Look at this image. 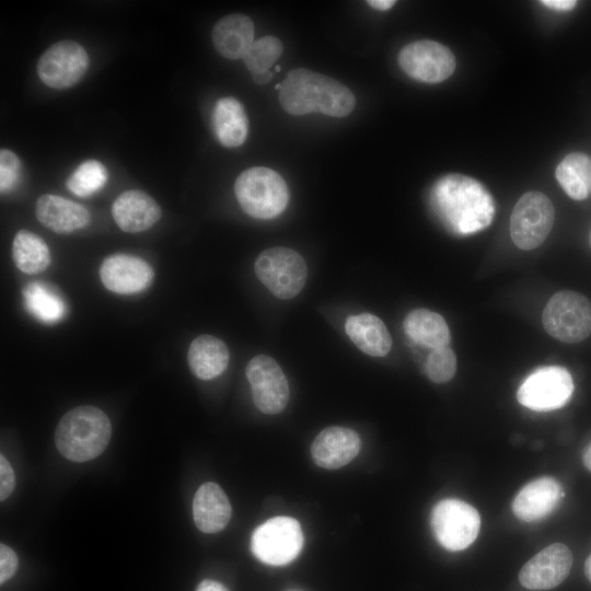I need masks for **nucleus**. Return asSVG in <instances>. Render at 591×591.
<instances>
[{
	"mask_svg": "<svg viewBox=\"0 0 591 591\" xmlns=\"http://www.w3.org/2000/svg\"><path fill=\"white\" fill-rule=\"evenodd\" d=\"M430 205L443 227L457 236L486 229L496 211L487 188L477 179L462 174L439 178L431 188Z\"/></svg>",
	"mask_w": 591,
	"mask_h": 591,
	"instance_id": "nucleus-1",
	"label": "nucleus"
},
{
	"mask_svg": "<svg viewBox=\"0 0 591 591\" xmlns=\"http://www.w3.org/2000/svg\"><path fill=\"white\" fill-rule=\"evenodd\" d=\"M278 100L287 113L297 116L317 112L344 117L356 105L355 95L346 85L305 68L288 72L279 89Z\"/></svg>",
	"mask_w": 591,
	"mask_h": 591,
	"instance_id": "nucleus-2",
	"label": "nucleus"
},
{
	"mask_svg": "<svg viewBox=\"0 0 591 591\" xmlns=\"http://www.w3.org/2000/svg\"><path fill=\"white\" fill-rule=\"evenodd\" d=\"M112 426L106 414L94 406L67 412L55 431V443L67 460L81 463L95 459L106 449Z\"/></svg>",
	"mask_w": 591,
	"mask_h": 591,
	"instance_id": "nucleus-3",
	"label": "nucleus"
},
{
	"mask_svg": "<svg viewBox=\"0 0 591 591\" xmlns=\"http://www.w3.org/2000/svg\"><path fill=\"white\" fill-rule=\"evenodd\" d=\"M234 193L241 208L257 219L279 216L289 201L285 179L277 172L264 166L242 172L234 183Z\"/></svg>",
	"mask_w": 591,
	"mask_h": 591,
	"instance_id": "nucleus-4",
	"label": "nucleus"
},
{
	"mask_svg": "<svg viewBox=\"0 0 591 591\" xmlns=\"http://www.w3.org/2000/svg\"><path fill=\"white\" fill-rule=\"evenodd\" d=\"M542 323L545 331L560 341H582L591 334V302L576 291L556 292L544 308Z\"/></svg>",
	"mask_w": 591,
	"mask_h": 591,
	"instance_id": "nucleus-5",
	"label": "nucleus"
},
{
	"mask_svg": "<svg viewBox=\"0 0 591 591\" xmlns=\"http://www.w3.org/2000/svg\"><path fill=\"white\" fill-rule=\"evenodd\" d=\"M254 269L259 281L277 298L296 297L304 287L308 268L303 257L288 247H270L256 258Z\"/></svg>",
	"mask_w": 591,
	"mask_h": 591,
	"instance_id": "nucleus-6",
	"label": "nucleus"
},
{
	"mask_svg": "<svg viewBox=\"0 0 591 591\" xmlns=\"http://www.w3.org/2000/svg\"><path fill=\"white\" fill-rule=\"evenodd\" d=\"M300 523L290 517H276L256 528L251 537L253 555L264 564L283 566L303 547Z\"/></svg>",
	"mask_w": 591,
	"mask_h": 591,
	"instance_id": "nucleus-7",
	"label": "nucleus"
},
{
	"mask_svg": "<svg viewBox=\"0 0 591 591\" xmlns=\"http://www.w3.org/2000/svg\"><path fill=\"white\" fill-rule=\"evenodd\" d=\"M431 529L437 541L452 552L467 548L480 528L478 511L459 499H443L431 512Z\"/></svg>",
	"mask_w": 591,
	"mask_h": 591,
	"instance_id": "nucleus-8",
	"label": "nucleus"
},
{
	"mask_svg": "<svg viewBox=\"0 0 591 591\" xmlns=\"http://www.w3.org/2000/svg\"><path fill=\"white\" fill-rule=\"evenodd\" d=\"M555 210L549 198L540 192H528L513 207L510 218V234L521 250L540 246L552 230Z\"/></svg>",
	"mask_w": 591,
	"mask_h": 591,
	"instance_id": "nucleus-9",
	"label": "nucleus"
},
{
	"mask_svg": "<svg viewBox=\"0 0 591 591\" xmlns=\"http://www.w3.org/2000/svg\"><path fill=\"white\" fill-rule=\"evenodd\" d=\"M573 392L569 371L558 366L542 367L529 374L517 392L518 402L532 410L548 412L566 405Z\"/></svg>",
	"mask_w": 591,
	"mask_h": 591,
	"instance_id": "nucleus-10",
	"label": "nucleus"
},
{
	"mask_svg": "<svg viewBox=\"0 0 591 591\" xmlns=\"http://www.w3.org/2000/svg\"><path fill=\"white\" fill-rule=\"evenodd\" d=\"M255 406L264 414L282 412L289 401V385L280 366L269 356L252 358L245 369Z\"/></svg>",
	"mask_w": 591,
	"mask_h": 591,
	"instance_id": "nucleus-11",
	"label": "nucleus"
},
{
	"mask_svg": "<svg viewBox=\"0 0 591 591\" xmlns=\"http://www.w3.org/2000/svg\"><path fill=\"white\" fill-rule=\"evenodd\" d=\"M398 63L410 78L426 83L442 82L455 69L452 51L430 39L416 40L404 46L398 54Z\"/></svg>",
	"mask_w": 591,
	"mask_h": 591,
	"instance_id": "nucleus-12",
	"label": "nucleus"
},
{
	"mask_svg": "<svg viewBox=\"0 0 591 591\" xmlns=\"http://www.w3.org/2000/svg\"><path fill=\"white\" fill-rule=\"evenodd\" d=\"M86 50L73 40H60L39 57L37 73L49 88L66 89L79 82L89 68Z\"/></svg>",
	"mask_w": 591,
	"mask_h": 591,
	"instance_id": "nucleus-13",
	"label": "nucleus"
},
{
	"mask_svg": "<svg viewBox=\"0 0 591 591\" xmlns=\"http://www.w3.org/2000/svg\"><path fill=\"white\" fill-rule=\"evenodd\" d=\"M572 566V554L554 543L533 556L520 570V583L529 590H548L561 583Z\"/></svg>",
	"mask_w": 591,
	"mask_h": 591,
	"instance_id": "nucleus-14",
	"label": "nucleus"
},
{
	"mask_svg": "<svg viewBox=\"0 0 591 591\" xmlns=\"http://www.w3.org/2000/svg\"><path fill=\"white\" fill-rule=\"evenodd\" d=\"M100 276L103 285L109 291L131 294L144 290L151 283L153 270L140 257L114 254L103 260Z\"/></svg>",
	"mask_w": 591,
	"mask_h": 591,
	"instance_id": "nucleus-15",
	"label": "nucleus"
},
{
	"mask_svg": "<svg viewBox=\"0 0 591 591\" xmlns=\"http://www.w3.org/2000/svg\"><path fill=\"white\" fill-rule=\"evenodd\" d=\"M360 445V438L355 430L339 426L327 427L314 439L311 454L317 466L336 470L352 461Z\"/></svg>",
	"mask_w": 591,
	"mask_h": 591,
	"instance_id": "nucleus-16",
	"label": "nucleus"
},
{
	"mask_svg": "<svg viewBox=\"0 0 591 591\" xmlns=\"http://www.w3.org/2000/svg\"><path fill=\"white\" fill-rule=\"evenodd\" d=\"M563 497V487L555 478L540 477L528 483L515 495L512 511L521 521H538L552 513Z\"/></svg>",
	"mask_w": 591,
	"mask_h": 591,
	"instance_id": "nucleus-17",
	"label": "nucleus"
},
{
	"mask_svg": "<svg viewBox=\"0 0 591 591\" xmlns=\"http://www.w3.org/2000/svg\"><path fill=\"white\" fill-rule=\"evenodd\" d=\"M112 215L123 231L138 233L155 224L161 217V209L148 194L130 189L116 198L112 207Z\"/></svg>",
	"mask_w": 591,
	"mask_h": 591,
	"instance_id": "nucleus-18",
	"label": "nucleus"
},
{
	"mask_svg": "<svg viewBox=\"0 0 591 591\" xmlns=\"http://www.w3.org/2000/svg\"><path fill=\"white\" fill-rule=\"evenodd\" d=\"M35 212L38 221L56 233H71L90 222L85 207L51 194L37 199Z\"/></svg>",
	"mask_w": 591,
	"mask_h": 591,
	"instance_id": "nucleus-19",
	"label": "nucleus"
},
{
	"mask_svg": "<svg viewBox=\"0 0 591 591\" xmlns=\"http://www.w3.org/2000/svg\"><path fill=\"white\" fill-rule=\"evenodd\" d=\"M230 501L222 488L212 482L202 484L193 500V517L196 526L204 533H218L230 521Z\"/></svg>",
	"mask_w": 591,
	"mask_h": 591,
	"instance_id": "nucleus-20",
	"label": "nucleus"
},
{
	"mask_svg": "<svg viewBox=\"0 0 591 591\" xmlns=\"http://www.w3.org/2000/svg\"><path fill=\"white\" fill-rule=\"evenodd\" d=\"M211 36L221 56L236 60L245 56L254 42V24L247 15L229 14L216 23Z\"/></svg>",
	"mask_w": 591,
	"mask_h": 591,
	"instance_id": "nucleus-21",
	"label": "nucleus"
},
{
	"mask_svg": "<svg viewBox=\"0 0 591 591\" xmlns=\"http://www.w3.org/2000/svg\"><path fill=\"white\" fill-rule=\"evenodd\" d=\"M345 331L351 341L364 354L383 357L391 350L392 338L385 324L371 313L350 315Z\"/></svg>",
	"mask_w": 591,
	"mask_h": 591,
	"instance_id": "nucleus-22",
	"label": "nucleus"
},
{
	"mask_svg": "<svg viewBox=\"0 0 591 591\" xmlns=\"http://www.w3.org/2000/svg\"><path fill=\"white\" fill-rule=\"evenodd\" d=\"M229 359L227 345L211 335L196 337L187 352L189 369L200 380H211L220 375L227 369Z\"/></svg>",
	"mask_w": 591,
	"mask_h": 591,
	"instance_id": "nucleus-23",
	"label": "nucleus"
},
{
	"mask_svg": "<svg viewBox=\"0 0 591 591\" xmlns=\"http://www.w3.org/2000/svg\"><path fill=\"white\" fill-rule=\"evenodd\" d=\"M212 124L218 140L228 148L243 144L248 134V119L244 107L231 96L217 101Z\"/></svg>",
	"mask_w": 591,
	"mask_h": 591,
	"instance_id": "nucleus-24",
	"label": "nucleus"
},
{
	"mask_svg": "<svg viewBox=\"0 0 591 591\" xmlns=\"http://www.w3.org/2000/svg\"><path fill=\"white\" fill-rule=\"evenodd\" d=\"M405 334L416 344L434 349L450 344V331L445 320L428 309L410 311L404 318Z\"/></svg>",
	"mask_w": 591,
	"mask_h": 591,
	"instance_id": "nucleus-25",
	"label": "nucleus"
},
{
	"mask_svg": "<svg viewBox=\"0 0 591 591\" xmlns=\"http://www.w3.org/2000/svg\"><path fill=\"white\" fill-rule=\"evenodd\" d=\"M556 178L570 198H587L591 193V158L581 152L567 154L556 167Z\"/></svg>",
	"mask_w": 591,
	"mask_h": 591,
	"instance_id": "nucleus-26",
	"label": "nucleus"
},
{
	"mask_svg": "<svg viewBox=\"0 0 591 591\" xmlns=\"http://www.w3.org/2000/svg\"><path fill=\"white\" fill-rule=\"evenodd\" d=\"M23 300L28 312L43 323L59 322L67 312L63 298L42 281L28 283L23 290Z\"/></svg>",
	"mask_w": 591,
	"mask_h": 591,
	"instance_id": "nucleus-27",
	"label": "nucleus"
},
{
	"mask_svg": "<svg viewBox=\"0 0 591 591\" xmlns=\"http://www.w3.org/2000/svg\"><path fill=\"white\" fill-rule=\"evenodd\" d=\"M12 258L21 271L33 275L49 266L50 252L38 235L27 230H20L12 242Z\"/></svg>",
	"mask_w": 591,
	"mask_h": 591,
	"instance_id": "nucleus-28",
	"label": "nucleus"
},
{
	"mask_svg": "<svg viewBox=\"0 0 591 591\" xmlns=\"http://www.w3.org/2000/svg\"><path fill=\"white\" fill-rule=\"evenodd\" d=\"M106 167L96 160L82 162L67 179V187L79 197H88L100 190L107 182Z\"/></svg>",
	"mask_w": 591,
	"mask_h": 591,
	"instance_id": "nucleus-29",
	"label": "nucleus"
},
{
	"mask_svg": "<svg viewBox=\"0 0 591 591\" xmlns=\"http://www.w3.org/2000/svg\"><path fill=\"white\" fill-rule=\"evenodd\" d=\"M283 51L279 38L275 36H263L253 42L248 51L243 57V61L252 77L269 71Z\"/></svg>",
	"mask_w": 591,
	"mask_h": 591,
	"instance_id": "nucleus-30",
	"label": "nucleus"
},
{
	"mask_svg": "<svg viewBox=\"0 0 591 591\" xmlns=\"http://www.w3.org/2000/svg\"><path fill=\"white\" fill-rule=\"evenodd\" d=\"M425 371L427 376L434 383L448 382L456 371L454 351L448 346L431 349L426 359Z\"/></svg>",
	"mask_w": 591,
	"mask_h": 591,
	"instance_id": "nucleus-31",
	"label": "nucleus"
},
{
	"mask_svg": "<svg viewBox=\"0 0 591 591\" xmlns=\"http://www.w3.org/2000/svg\"><path fill=\"white\" fill-rule=\"evenodd\" d=\"M21 162L18 155L8 150L0 151V190L2 194L13 189L20 178Z\"/></svg>",
	"mask_w": 591,
	"mask_h": 591,
	"instance_id": "nucleus-32",
	"label": "nucleus"
},
{
	"mask_svg": "<svg viewBox=\"0 0 591 591\" xmlns=\"http://www.w3.org/2000/svg\"><path fill=\"white\" fill-rule=\"evenodd\" d=\"M19 565L15 552L8 545L0 544V583H4L16 571Z\"/></svg>",
	"mask_w": 591,
	"mask_h": 591,
	"instance_id": "nucleus-33",
	"label": "nucleus"
},
{
	"mask_svg": "<svg viewBox=\"0 0 591 591\" xmlns=\"http://www.w3.org/2000/svg\"><path fill=\"white\" fill-rule=\"evenodd\" d=\"M15 487V477L13 470L4 457L0 455V500H5L13 491Z\"/></svg>",
	"mask_w": 591,
	"mask_h": 591,
	"instance_id": "nucleus-34",
	"label": "nucleus"
},
{
	"mask_svg": "<svg viewBox=\"0 0 591 591\" xmlns=\"http://www.w3.org/2000/svg\"><path fill=\"white\" fill-rule=\"evenodd\" d=\"M541 3L557 11H569L577 4L575 0H542Z\"/></svg>",
	"mask_w": 591,
	"mask_h": 591,
	"instance_id": "nucleus-35",
	"label": "nucleus"
},
{
	"mask_svg": "<svg viewBox=\"0 0 591 591\" xmlns=\"http://www.w3.org/2000/svg\"><path fill=\"white\" fill-rule=\"evenodd\" d=\"M196 591H229V589L216 580L205 579L197 586Z\"/></svg>",
	"mask_w": 591,
	"mask_h": 591,
	"instance_id": "nucleus-36",
	"label": "nucleus"
},
{
	"mask_svg": "<svg viewBox=\"0 0 591 591\" xmlns=\"http://www.w3.org/2000/svg\"><path fill=\"white\" fill-rule=\"evenodd\" d=\"M367 3L370 7L376 9V10L386 11V10H390L396 3V1H394V0H369V1H367Z\"/></svg>",
	"mask_w": 591,
	"mask_h": 591,
	"instance_id": "nucleus-37",
	"label": "nucleus"
},
{
	"mask_svg": "<svg viewBox=\"0 0 591 591\" xmlns=\"http://www.w3.org/2000/svg\"><path fill=\"white\" fill-rule=\"evenodd\" d=\"M252 79L258 84L268 83L273 79V73L270 71L252 77Z\"/></svg>",
	"mask_w": 591,
	"mask_h": 591,
	"instance_id": "nucleus-38",
	"label": "nucleus"
},
{
	"mask_svg": "<svg viewBox=\"0 0 591 591\" xmlns=\"http://www.w3.org/2000/svg\"><path fill=\"white\" fill-rule=\"evenodd\" d=\"M582 462L584 466L591 472V443L583 451Z\"/></svg>",
	"mask_w": 591,
	"mask_h": 591,
	"instance_id": "nucleus-39",
	"label": "nucleus"
},
{
	"mask_svg": "<svg viewBox=\"0 0 591 591\" xmlns=\"http://www.w3.org/2000/svg\"><path fill=\"white\" fill-rule=\"evenodd\" d=\"M584 573L589 581L591 582V555L586 559L584 563Z\"/></svg>",
	"mask_w": 591,
	"mask_h": 591,
	"instance_id": "nucleus-40",
	"label": "nucleus"
},
{
	"mask_svg": "<svg viewBox=\"0 0 591 591\" xmlns=\"http://www.w3.org/2000/svg\"><path fill=\"white\" fill-rule=\"evenodd\" d=\"M275 70H276V71H280V67H279V66H276V67H275Z\"/></svg>",
	"mask_w": 591,
	"mask_h": 591,
	"instance_id": "nucleus-41",
	"label": "nucleus"
}]
</instances>
